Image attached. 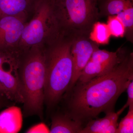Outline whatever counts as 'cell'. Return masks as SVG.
Returning a JSON list of instances; mask_svg holds the SVG:
<instances>
[{
	"instance_id": "obj_18",
	"label": "cell",
	"mask_w": 133,
	"mask_h": 133,
	"mask_svg": "<svg viewBox=\"0 0 133 133\" xmlns=\"http://www.w3.org/2000/svg\"><path fill=\"white\" fill-rule=\"evenodd\" d=\"M133 132V108L129 109L128 113L118 125L117 133Z\"/></svg>"
},
{
	"instance_id": "obj_1",
	"label": "cell",
	"mask_w": 133,
	"mask_h": 133,
	"mask_svg": "<svg viewBox=\"0 0 133 133\" xmlns=\"http://www.w3.org/2000/svg\"><path fill=\"white\" fill-rule=\"evenodd\" d=\"M133 80L131 52L106 74L84 83L77 81L68 91L70 95L65 112L84 125L102 112L114 111L117 99Z\"/></svg>"
},
{
	"instance_id": "obj_11",
	"label": "cell",
	"mask_w": 133,
	"mask_h": 133,
	"mask_svg": "<svg viewBox=\"0 0 133 133\" xmlns=\"http://www.w3.org/2000/svg\"><path fill=\"white\" fill-rule=\"evenodd\" d=\"M22 123V113L19 108L11 107L0 113V133L18 132Z\"/></svg>"
},
{
	"instance_id": "obj_21",
	"label": "cell",
	"mask_w": 133,
	"mask_h": 133,
	"mask_svg": "<svg viewBox=\"0 0 133 133\" xmlns=\"http://www.w3.org/2000/svg\"><path fill=\"white\" fill-rule=\"evenodd\" d=\"M0 98V109L2 107L3 105V101Z\"/></svg>"
},
{
	"instance_id": "obj_16",
	"label": "cell",
	"mask_w": 133,
	"mask_h": 133,
	"mask_svg": "<svg viewBox=\"0 0 133 133\" xmlns=\"http://www.w3.org/2000/svg\"><path fill=\"white\" fill-rule=\"evenodd\" d=\"M116 15L121 21L125 28L124 36L128 41L133 43V6L124 10Z\"/></svg>"
},
{
	"instance_id": "obj_12",
	"label": "cell",
	"mask_w": 133,
	"mask_h": 133,
	"mask_svg": "<svg viewBox=\"0 0 133 133\" xmlns=\"http://www.w3.org/2000/svg\"><path fill=\"white\" fill-rule=\"evenodd\" d=\"M84 127L82 122L72 118L66 113L57 114L52 116L49 133H80Z\"/></svg>"
},
{
	"instance_id": "obj_2",
	"label": "cell",
	"mask_w": 133,
	"mask_h": 133,
	"mask_svg": "<svg viewBox=\"0 0 133 133\" xmlns=\"http://www.w3.org/2000/svg\"><path fill=\"white\" fill-rule=\"evenodd\" d=\"M71 40L62 37L45 48L44 104L48 108L57 104L71 83L73 73Z\"/></svg>"
},
{
	"instance_id": "obj_10",
	"label": "cell",
	"mask_w": 133,
	"mask_h": 133,
	"mask_svg": "<svg viewBox=\"0 0 133 133\" xmlns=\"http://www.w3.org/2000/svg\"><path fill=\"white\" fill-rule=\"evenodd\" d=\"M37 0H0V17H20L27 19Z\"/></svg>"
},
{
	"instance_id": "obj_17",
	"label": "cell",
	"mask_w": 133,
	"mask_h": 133,
	"mask_svg": "<svg viewBox=\"0 0 133 133\" xmlns=\"http://www.w3.org/2000/svg\"><path fill=\"white\" fill-rule=\"evenodd\" d=\"M107 24L112 36L119 38L125 36V28L116 15L108 16Z\"/></svg>"
},
{
	"instance_id": "obj_13",
	"label": "cell",
	"mask_w": 133,
	"mask_h": 133,
	"mask_svg": "<svg viewBox=\"0 0 133 133\" xmlns=\"http://www.w3.org/2000/svg\"><path fill=\"white\" fill-rule=\"evenodd\" d=\"M122 60L111 62H95L89 60L77 81L84 83L105 75L112 70Z\"/></svg>"
},
{
	"instance_id": "obj_15",
	"label": "cell",
	"mask_w": 133,
	"mask_h": 133,
	"mask_svg": "<svg viewBox=\"0 0 133 133\" xmlns=\"http://www.w3.org/2000/svg\"><path fill=\"white\" fill-rule=\"evenodd\" d=\"M111 36L107 23L97 21L93 25L89 37L98 45L108 44Z\"/></svg>"
},
{
	"instance_id": "obj_7",
	"label": "cell",
	"mask_w": 133,
	"mask_h": 133,
	"mask_svg": "<svg viewBox=\"0 0 133 133\" xmlns=\"http://www.w3.org/2000/svg\"><path fill=\"white\" fill-rule=\"evenodd\" d=\"M98 49V45L91 40L89 36H79L72 38L71 52L73 61V73L67 91L74 86L93 53Z\"/></svg>"
},
{
	"instance_id": "obj_5",
	"label": "cell",
	"mask_w": 133,
	"mask_h": 133,
	"mask_svg": "<svg viewBox=\"0 0 133 133\" xmlns=\"http://www.w3.org/2000/svg\"><path fill=\"white\" fill-rule=\"evenodd\" d=\"M32 12V18L26 23L19 44V49L22 51L45 48L61 38L51 0H37Z\"/></svg>"
},
{
	"instance_id": "obj_3",
	"label": "cell",
	"mask_w": 133,
	"mask_h": 133,
	"mask_svg": "<svg viewBox=\"0 0 133 133\" xmlns=\"http://www.w3.org/2000/svg\"><path fill=\"white\" fill-rule=\"evenodd\" d=\"M45 49L39 47L23 51L19 70L24 114L37 115L41 118L44 104Z\"/></svg>"
},
{
	"instance_id": "obj_8",
	"label": "cell",
	"mask_w": 133,
	"mask_h": 133,
	"mask_svg": "<svg viewBox=\"0 0 133 133\" xmlns=\"http://www.w3.org/2000/svg\"><path fill=\"white\" fill-rule=\"evenodd\" d=\"M26 20L20 17H0V50L19 49Z\"/></svg>"
},
{
	"instance_id": "obj_19",
	"label": "cell",
	"mask_w": 133,
	"mask_h": 133,
	"mask_svg": "<svg viewBox=\"0 0 133 133\" xmlns=\"http://www.w3.org/2000/svg\"><path fill=\"white\" fill-rule=\"evenodd\" d=\"M128 93V100L125 105L129 109L133 108V80L129 83L127 89Z\"/></svg>"
},
{
	"instance_id": "obj_9",
	"label": "cell",
	"mask_w": 133,
	"mask_h": 133,
	"mask_svg": "<svg viewBox=\"0 0 133 133\" xmlns=\"http://www.w3.org/2000/svg\"><path fill=\"white\" fill-rule=\"evenodd\" d=\"M126 108L124 105L117 112H109L104 118L89 121L80 133H117L119 116Z\"/></svg>"
},
{
	"instance_id": "obj_4",
	"label": "cell",
	"mask_w": 133,
	"mask_h": 133,
	"mask_svg": "<svg viewBox=\"0 0 133 133\" xmlns=\"http://www.w3.org/2000/svg\"><path fill=\"white\" fill-rule=\"evenodd\" d=\"M61 37L89 36L100 16L98 0H51Z\"/></svg>"
},
{
	"instance_id": "obj_6",
	"label": "cell",
	"mask_w": 133,
	"mask_h": 133,
	"mask_svg": "<svg viewBox=\"0 0 133 133\" xmlns=\"http://www.w3.org/2000/svg\"><path fill=\"white\" fill-rule=\"evenodd\" d=\"M22 54L19 49L0 50V83L6 97L23 104L19 77Z\"/></svg>"
},
{
	"instance_id": "obj_20",
	"label": "cell",
	"mask_w": 133,
	"mask_h": 133,
	"mask_svg": "<svg viewBox=\"0 0 133 133\" xmlns=\"http://www.w3.org/2000/svg\"><path fill=\"white\" fill-rule=\"evenodd\" d=\"M3 95H4V91H3L2 86L1 85L0 83V96H2Z\"/></svg>"
},
{
	"instance_id": "obj_14",
	"label": "cell",
	"mask_w": 133,
	"mask_h": 133,
	"mask_svg": "<svg viewBox=\"0 0 133 133\" xmlns=\"http://www.w3.org/2000/svg\"><path fill=\"white\" fill-rule=\"evenodd\" d=\"M132 6L133 0H98L100 16L115 15Z\"/></svg>"
}]
</instances>
